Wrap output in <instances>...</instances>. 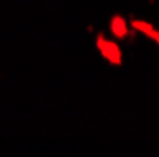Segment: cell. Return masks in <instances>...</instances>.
Segmentation results:
<instances>
[{"instance_id": "7a4b0ae2", "label": "cell", "mask_w": 159, "mask_h": 157, "mask_svg": "<svg viewBox=\"0 0 159 157\" xmlns=\"http://www.w3.org/2000/svg\"><path fill=\"white\" fill-rule=\"evenodd\" d=\"M133 27L136 29V30H142L144 34H148V36H152L155 42H159V34H157V30H153L150 25H144V23H140V21H136V23H133Z\"/></svg>"}, {"instance_id": "3957f363", "label": "cell", "mask_w": 159, "mask_h": 157, "mask_svg": "<svg viewBox=\"0 0 159 157\" xmlns=\"http://www.w3.org/2000/svg\"><path fill=\"white\" fill-rule=\"evenodd\" d=\"M112 30L117 36H125V25H123V19L121 17H114L112 19Z\"/></svg>"}, {"instance_id": "6da1fadb", "label": "cell", "mask_w": 159, "mask_h": 157, "mask_svg": "<svg viewBox=\"0 0 159 157\" xmlns=\"http://www.w3.org/2000/svg\"><path fill=\"white\" fill-rule=\"evenodd\" d=\"M98 47H101V53H102L104 57L110 59V63L119 65V61H121V55H119V49H117L112 42L104 40V38H98Z\"/></svg>"}]
</instances>
